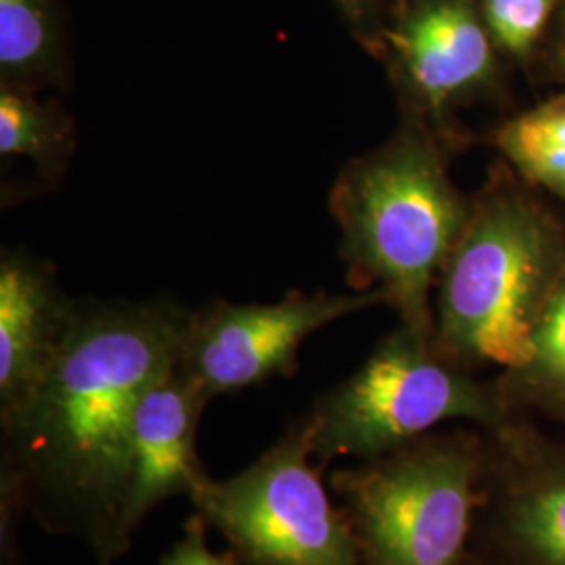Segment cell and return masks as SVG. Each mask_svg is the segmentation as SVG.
Returning a JSON list of instances; mask_svg holds the SVG:
<instances>
[{"label":"cell","mask_w":565,"mask_h":565,"mask_svg":"<svg viewBox=\"0 0 565 565\" xmlns=\"http://www.w3.org/2000/svg\"><path fill=\"white\" fill-rule=\"evenodd\" d=\"M191 315L170 303L74 310L46 373L2 422V505L78 536L102 565L124 555L132 425L174 371Z\"/></svg>","instance_id":"1"},{"label":"cell","mask_w":565,"mask_h":565,"mask_svg":"<svg viewBox=\"0 0 565 565\" xmlns=\"http://www.w3.org/2000/svg\"><path fill=\"white\" fill-rule=\"evenodd\" d=\"M534 191L497 163L436 285L434 343L469 371L524 363L565 273V221Z\"/></svg>","instance_id":"2"},{"label":"cell","mask_w":565,"mask_h":565,"mask_svg":"<svg viewBox=\"0 0 565 565\" xmlns=\"http://www.w3.org/2000/svg\"><path fill=\"white\" fill-rule=\"evenodd\" d=\"M331 210L356 287L375 285L401 323L434 335L429 298L471 212L450 179L445 135L411 118L343 170Z\"/></svg>","instance_id":"3"},{"label":"cell","mask_w":565,"mask_h":565,"mask_svg":"<svg viewBox=\"0 0 565 565\" xmlns=\"http://www.w3.org/2000/svg\"><path fill=\"white\" fill-rule=\"evenodd\" d=\"M513 419L497 380L484 382L448 361L434 335L404 323L302 417L312 457L323 469L338 459L382 457L446 422L488 431Z\"/></svg>","instance_id":"4"},{"label":"cell","mask_w":565,"mask_h":565,"mask_svg":"<svg viewBox=\"0 0 565 565\" xmlns=\"http://www.w3.org/2000/svg\"><path fill=\"white\" fill-rule=\"evenodd\" d=\"M484 431H429L329 478L363 565H467L471 557Z\"/></svg>","instance_id":"5"},{"label":"cell","mask_w":565,"mask_h":565,"mask_svg":"<svg viewBox=\"0 0 565 565\" xmlns=\"http://www.w3.org/2000/svg\"><path fill=\"white\" fill-rule=\"evenodd\" d=\"M323 471L300 419L242 473L207 478L191 503L242 565H363L350 518L331 501Z\"/></svg>","instance_id":"6"},{"label":"cell","mask_w":565,"mask_h":565,"mask_svg":"<svg viewBox=\"0 0 565 565\" xmlns=\"http://www.w3.org/2000/svg\"><path fill=\"white\" fill-rule=\"evenodd\" d=\"M482 431L471 557L482 565H565V438L525 417Z\"/></svg>","instance_id":"7"},{"label":"cell","mask_w":565,"mask_h":565,"mask_svg":"<svg viewBox=\"0 0 565 565\" xmlns=\"http://www.w3.org/2000/svg\"><path fill=\"white\" fill-rule=\"evenodd\" d=\"M387 303L380 289L291 294L277 303H216L191 315L179 369L212 401L218 394L289 375L308 335L342 317Z\"/></svg>","instance_id":"8"},{"label":"cell","mask_w":565,"mask_h":565,"mask_svg":"<svg viewBox=\"0 0 565 565\" xmlns=\"http://www.w3.org/2000/svg\"><path fill=\"white\" fill-rule=\"evenodd\" d=\"M387 41L411 118L445 137L448 116L497 82L494 41L473 0H424Z\"/></svg>","instance_id":"9"},{"label":"cell","mask_w":565,"mask_h":565,"mask_svg":"<svg viewBox=\"0 0 565 565\" xmlns=\"http://www.w3.org/2000/svg\"><path fill=\"white\" fill-rule=\"evenodd\" d=\"M210 398L177 366L153 385L137 411L120 515L126 553L142 520L163 501L193 497L207 473L198 457V427Z\"/></svg>","instance_id":"10"},{"label":"cell","mask_w":565,"mask_h":565,"mask_svg":"<svg viewBox=\"0 0 565 565\" xmlns=\"http://www.w3.org/2000/svg\"><path fill=\"white\" fill-rule=\"evenodd\" d=\"M76 308L41 264L4 256L0 264V417L39 385Z\"/></svg>","instance_id":"11"},{"label":"cell","mask_w":565,"mask_h":565,"mask_svg":"<svg viewBox=\"0 0 565 565\" xmlns=\"http://www.w3.org/2000/svg\"><path fill=\"white\" fill-rule=\"evenodd\" d=\"M497 384L515 417L565 425V273L543 308L527 359Z\"/></svg>","instance_id":"12"},{"label":"cell","mask_w":565,"mask_h":565,"mask_svg":"<svg viewBox=\"0 0 565 565\" xmlns=\"http://www.w3.org/2000/svg\"><path fill=\"white\" fill-rule=\"evenodd\" d=\"M492 145L525 184L565 202V95L511 116Z\"/></svg>","instance_id":"13"},{"label":"cell","mask_w":565,"mask_h":565,"mask_svg":"<svg viewBox=\"0 0 565 565\" xmlns=\"http://www.w3.org/2000/svg\"><path fill=\"white\" fill-rule=\"evenodd\" d=\"M55 67V23L49 0H0V74L21 86Z\"/></svg>","instance_id":"14"},{"label":"cell","mask_w":565,"mask_h":565,"mask_svg":"<svg viewBox=\"0 0 565 565\" xmlns=\"http://www.w3.org/2000/svg\"><path fill=\"white\" fill-rule=\"evenodd\" d=\"M70 149V126L60 111L36 102L25 88L2 84L0 90V153L23 156L55 168Z\"/></svg>","instance_id":"15"},{"label":"cell","mask_w":565,"mask_h":565,"mask_svg":"<svg viewBox=\"0 0 565 565\" xmlns=\"http://www.w3.org/2000/svg\"><path fill=\"white\" fill-rule=\"evenodd\" d=\"M557 0H484V21L494 44L518 61L532 57Z\"/></svg>","instance_id":"16"},{"label":"cell","mask_w":565,"mask_h":565,"mask_svg":"<svg viewBox=\"0 0 565 565\" xmlns=\"http://www.w3.org/2000/svg\"><path fill=\"white\" fill-rule=\"evenodd\" d=\"M207 524L200 513L189 518L182 527L181 541L172 546L158 565H239L233 551L214 553L207 546Z\"/></svg>","instance_id":"17"},{"label":"cell","mask_w":565,"mask_h":565,"mask_svg":"<svg viewBox=\"0 0 565 565\" xmlns=\"http://www.w3.org/2000/svg\"><path fill=\"white\" fill-rule=\"evenodd\" d=\"M555 72L557 74H562L565 78V25L564 30H562V36H559V42H557V51H555Z\"/></svg>","instance_id":"18"},{"label":"cell","mask_w":565,"mask_h":565,"mask_svg":"<svg viewBox=\"0 0 565 565\" xmlns=\"http://www.w3.org/2000/svg\"><path fill=\"white\" fill-rule=\"evenodd\" d=\"M363 2L364 0H342L343 7H345L348 13H352V15H361V13H363Z\"/></svg>","instance_id":"19"},{"label":"cell","mask_w":565,"mask_h":565,"mask_svg":"<svg viewBox=\"0 0 565 565\" xmlns=\"http://www.w3.org/2000/svg\"><path fill=\"white\" fill-rule=\"evenodd\" d=\"M467 565H482L480 564V562H476V559H473V557H469V564Z\"/></svg>","instance_id":"20"}]
</instances>
